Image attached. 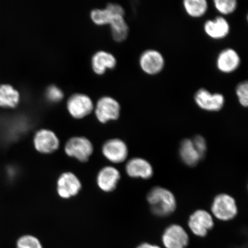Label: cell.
<instances>
[{"mask_svg":"<svg viewBox=\"0 0 248 248\" xmlns=\"http://www.w3.org/2000/svg\"><path fill=\"white\" fill-rule=\"evenodd\" d=\"M212 216L223 221H230L237 215L238 207L233 197L227 194H219L213 201Z\"/></svg>","mask_w":248,"mask_h":248,"instance_id":"obj_2","label":"cell"},{"mask_svg":"<svg viewBox=\"0 0 248 248\" xmlns=\"http://www.w3.org/2000/svg\"><path fill=\"white\" fill-rule=\"evenodd\" d=\"M109 25L111 27V35L115 41L123 42L128 36L129 26L124 18V16H113Z\"/></svg>","mask_w":248,"mask_h":248,"instance_id":"obj_19","label":"cell"},{"mask_svg":"<svg viewBox=\"0 0 248 248\" xmlns=\"http://www.w3.org/2000/svg\"><path fill=\"white\" fill-rule=\"evenodd\" d=\"M107 8L114 15L124 16L125 14V11L122 6L115 3H109L107 5Z\"/></svg>","mask_w":248,"mask_h":248,"instance_id":"obj_28","label":"cell"},{"mask_svg":"<svg viewBox=\"0 0 248 248\" xmlns=\"http://www.w3.org/2000/svg\"><path fill=\"white\" fill-rule=\"evenodd\" d=\"M241 63L240 55L235 49L226 48L220 51L216 60L217 69L220 73L229 74L233 73L240 67Z\"/></svg>","mask_w":248,"mask_h":248,"instance_id":"obj_9","label":"cell"},{"mask_svg":"<svg viewBox=\"0 0 248 248\" xmlns=\"http://www.w3.org/2000/svg\"><path fill=\"white\" fill-rule=\"evenodd\" d=\"M104 157L113 163H121L128 156V148L125 142L119 139L108 140L102 148Z\"/></svg>","mask_w":248,"mask_h":248,"instance_id":"obj_11","label":"cell"},{"mask_svg":"<svg viewBox=\"0 0 248 248\" xmlns=\"http://www.w3.org/2000/svg\"><path fill=\"white\" fill-rule=\"evenodd\" d=\"M152 212L159 217L169 216L176 208L175 195L168 189L162 187L152 188L147 195Z\"/></svg>","mask_w":248,"mask_h":248,"instance_id":"obj_1","label":"cell"},{"mask_svg":"<svg viewBox=\"0 0 248 248\" xmlns=\"http://www.w3.org/2000/svg\"><path fill=\"white\" fill-rule=\"evenodd\" d=\"M137 248H161L160 247L149 243H142Z\"/></svg>","mask_w":248,"mask_h":248,"instance_id":"obj_29","label":"cell"},{"mask_svg":"<svg viewBox=\"0 0 248 248\" xmlns=\"http://www.w3.org/2000/svg\"><path fill=\"white\" fill-rule=\"evenodd\" d=\"M179 154L183 162L188 166H196L202 158L190 139H185L182 142Z\"/></svg>","mask_w":248,"mask_h":248,"instance_id":"obj_18","label":"cell"},{"mask_svg":"<svg viewBox=\"0 0 248 248\" xmlns=\"http://www.w3.org/2000/svg\"><path fill=\"white\" fill-rule=\"evenodd\" d=\"M162 243L166 248H186L189 243L188 235L182 226L170 225L163 232Z\"/></svg>","mask_w":248,"mask_h":248,"instance_id":"obj_10","label":"cell"},{"mask_svg":"<svg viewBox=\"0 0 248 248\" xmlns=\"http://www.w3.org/2000/svg\"><path fill=\"white\" fill-rule=\"evenodd\" d=\"M182 5L186 14L194 18L203 17L209 10L206 0H185Z\"/></svg>","mask_w":248,"mask_h":248,"instance_id":"obj_20","label":"cell"},{"mask_svg":"<svg viewBox=\"0 0 248 248\" xmlns=\"http://www.w3.org/2000/svg\"><path fill=\"white\" fill-rule=\"evenodd\" d=\"M35 150L43 154H50L58 150L60 141L58 136L51 130L42 129L35 133L33 137Z\"/></svg>","mask_w":248,"mask_h":248,"instance_id":"obj_8","label":"cell"},{"mask_svg":"<svg viewBox=\"0 0 248 248\" xmlns=\"http://www.w3.org/2000/svg\"><path fill=\"white\" fill-rule=\"evenodd\" d=\"M120 178L119 170L115 167H105L98 173L97 185L102 191L109 193L115 190Z\"/></svg>","mask_w":248,"mask_h":248,"instance_id":"obj_16","label":"cell"},{"mask_svg":"<svg viewBox=\"0 0 248 248\" xmlns=\"http://www.w3.org/2000/svg\"><path fill=\"white\" fill-rule=\"evenodd\" d=\"M213 6L222 16L233 14L238 7L236 0H215Z\"/></svg>","mask_w":248,"mask_h":248,"instance_id":"obj_22","label":"cell"},{"mask_svg":"<svg viewBox=\"0 0 248 248\" xmlns=\"http://www.w3.org/2000/svg\"><path fill=\"white\" fill-rule=\"evenodd\" d=\"M94 151L92 142L85 137H74L66 142L64 147L67 156L75 158L80 162H86Z\"/></svg>","mask_w":248,"mask_h":248,"instance_id":"obj_5","label":"cell"},{"mask_svg":"<svg viewBox=\"0 0 248 248\" xmlns=\"http://www.w3.org/2000/svg\"><path fill=\"white\" fill-rule=\"evenodd\" d=\"M188 227L194 234L203 237L212 230L215 222L212 215L207 211L200 209L195 211L190 216L188 222Z\"/></svg>","mask_w":248,"mask_h":248,"instance_id":"obj_6","label":"cell"},{"mask_svg":"<svg viewBox=\"0 0 248 248\" xmlns=\"http://www.w3.org/2000/svg\"><path fill=\"white\" fill-rule=\"evenodd\" d=\"M20 101L19 93L10 85L0 86V107L14 108Z\"/></svg>","mask_w":248,"mask_h":248,"instance_id":"obj_21","label":"cell"},{"mask_svg":"<svg viewBox=\"0 0 248 248\" xmlns=\"http://www.w3.org/2000/svg\"><path fill=\"white\" fill-rule=\"evenodd\" d=\"M91 17L95 24L98 25L109 24L114 15L108 9H95L91 12Z\"/></svg>","mask_w":248,"mask_h":248,"instance_id":"obj_23","label":"cell"},{"mask_svg":"<svg viewBox=\"0 0 248 248\" xmlns=\"http://www.w3.org/2000/svg\"><path fill=\"white\" fill-rule=\"evenodd\" d=\"M139 63L142 72L148 76H154L162 72L166 66V61L160 51L151 48L142 52Z\"/></svg>","mask_w":248,"mask_h":248,"instance_id":"obj_4","label":"cell"},{"mask_svg":"<svg viewBox=\"0 0 248 248\" xmlns=\"http://www.w3.org/2000/svg\"><path fill=\"white\" fill-rule=\"evenodd\" d=\"M46 97L49 101L57 102L63 98V93L60 88L55 85L49 86L46 90Z\"/></svg>","mask_w":248,"mask_h":248,"instance_id":"obj_26","label":"cell"},{"mask_svg":"<svg viewBox=\"0 0 248 248\" xmlns=\"http://www.w3.org/2000/svg\"><path fill=\"white\" fill-rule=\"evenodd\" d=\"M92 64L94 72L101 75L107 69H111L115 67L117 60L112 54L108 52L100 51L93 55Z\"/></svg>","mask_w":248,"mask_h":248,"instance_id":"obj_17","label":"cell"},{"mask_svg":"<svg viewBox=\"0 0 248 248\" xmlns=\"http://www.w3.org/2000/svg\"><path fill=\"white\" fill-rule=\"evenodd\" d=\"M16 248H43L41 242L32 235H22L16 242Z\"/></svg>","mask_w":248,"mask_h":248,"instance_id":"obj_24","label":"cell"},{"mask_svg":"<svg viewBox=\"0 0 248 248\" xmlns=\"http://www.w3.org/2000/svg\"><path fill=\"white\" fill-rule=\"evenodd\" d=\"M125 170L128 176L133 178L150 179L154 170L147 160L140 157L132 158L126 163Z\"/></svg>","mask_w":248,"mask_h":248,"instance_id":"obj_15","label":"cell"},{"mask_svg":"<svg viewBox=\"0 0 248 248\" xmlns=\"http://www.w3.org/2000/svg\"><path fill=\"white\" fill-rule=\"evenodd\" d=\"M194 100L201 110L209 112L221 110L225 104V97L221 93H212L208 89L200 88L195 92Z\"/></svg>","mask_w":248,"mask_h":248,"instance_id":"obj_3","label":"cell"},{"mask_svg":"<svg viewBox=\"0 0 248 248\" xmlns=\"http://www.w3.org/2000/svg\"><path fill=\"white\" fill-rule=\"evenodd\" d=\"M120 105L115 99L105 96L98 100L95 113L99 122L106 123L116 120L120 116Z\"/></svg>","mask_w":248,"mask_h":248,"instance_id":"obj_7","label":"cell"},{"mask_svg":"<svg viewBox=\"0 0 248 248\" xmlns=\"http://www.w3.org/2000/svg\"><path fill=\"white\" fill-rule=\"evenodd\" d=\"M231 25L224 16H218L207 20L203 24V31L207 36L215 40L224 39L231 32Z\"/></svg>","mask_w":248,"mask_h":248,"instance_id":"obj_13","label":"cell"},{"mask_svg":"<svg viewBox=\"0 0 248 248\" xmlns=\"http://www.w3.org/2000/svg\"><path fill=\"white\" fill-rule=\"evenodd\" d=\"M235 95L238 103L243 108L248 106V82L247 80L238 83L235 87Z\"/></svg>","mask_w":248,"mask_h":248,"instance_id":"obj_25","label":"cell"},{"mask_svg":"<svg viewBox=\"0 0 248 248\" xmlns=\"http://www.w3.org/2000/svg\"><path fill=\"white\" fill-rule=\"evenodd\" d=\"M192 140L201 157H203L207 150V143L205 139L202 136H197Z\"/></svg>","mask_w":248,"mask_h":248,"instance_id":"obj_27","label":"cell"},{"mask_svg":"<svg viewBox=\"0 0 248 248\" xmlns=\"http://www.w3.org/2000/svg\"><path fill=\"white\" fill-rule=\"evenodd\" d=\"M67 106L71 115L78 119L89 115L94 108L91 98L83 94L71 95Z\"/></svg>","mask_w":248,"mask_h":248,"instance_id":"obj_14","label":"cell"},{"mask_svg":"<svg viewBox=\"0 0 248 248\" xmlns=\"http://www.w3.org/2000/svg\"><path fill=\"white\" fill-rule=\"evenodd\" d=\"M81 188V182L73 172H64L58 179L57 193L59 196L63 199H69L76 196Z\"/></svg>","mask_w":248,"mask_h":248,"instance_id":"obj_12","label":"cell"}]
</instances>
